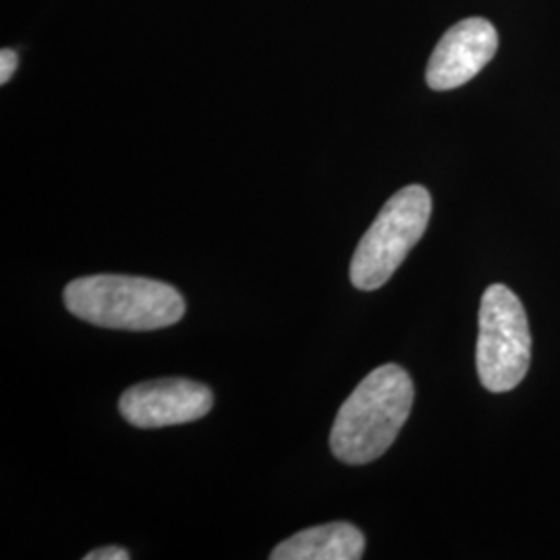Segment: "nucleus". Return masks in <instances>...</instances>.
Returning <instances> with one entry per match:
<instances>
[{
	"label": "nucleus",
	"mask_w": 560,
	"mask_h": 560,
	"mask_svg": "<svg viewBox=\"0 0 560 560\" xmlns=\"http://www.w3.org/2000/svg\"><path fill=\"white\" fill-rule=\"evenodd\" d=\"M83 560H129V552L125 548H117V546H106V548H98L92 550L90 555H85Z\"/></svg>",
	"instance_id": "8"
},
{
	"label": "nucleus",
	"mask_w": 560,
	"mask_h": 560,
	"mask_svg": "<svg viewBox=\"0 0 560 560\" xmlns=\"http://www.w3.org/2000/svg\"><path fill=\"white\" fill-rule=\"evenodd\" d=\"M212 393L200 382L162 378L141 382L120 395V416L136 428L152 430L201 420L212 409Z\"/></svg>",
	"instance_id": "5"
},
{
	"label": "nucleus",
	"mask_w": 560,
	"mask_h": 560,
	"mask_svg": "<svg viewBox=\"0 0 560 560\" xmlns=\"http://www.w3.org/2000/svg\"><path fill=\"white\" fill-rule=\"evenodd\" d=\"M365 550V538L351 523H324L289 540L280 541L272 550V560H360Z\"/></svg>",
	"instance_id": "7"
},
{
	"label": "nucleus",
	"mask_w": 560,
	"mask_h": 560,
	"mask_svg": "<svg viewBox=\"0 0 560 560\" xmlns=\"http://www.w3.org/2000/svg\"><path fill=\"white\" fill-rule=\"evenodd\" d=\"M430 217L432 198L425 187L409 185L397 191L361 237L349 270L351 282L361 291L384 287L423 237Z\"/></svg>",
	"instance_id": "3"
},
{
	"label": "nucleus",
	"mask_w": 560,
	"mask_h": 560,
	"mask_svg": "<svg viewBox=\"0 0 560 560\" xmlns=\"http://www.w3.org/2000/svg\"><path fill=\"white\" fill-rule=\"evenodd\" d=\"M62 300L75 318L113 330H159L185 314V300L175 287L143 277H83L67 284Z\"/></svg>",
	"instance_id": "2"
},
{
	"label": "nucleus",
	"mask_w": 560,
	"mask_h": 560,
	"mask_svg": "<svg viewBox=\"0 0 560 560\" xmlns=\"http://www.w3.org/2000/svg\"><path fill=\"white\" fill-rule=\"evenodd\" d=\"M532 361V332L520 298L504 284L481 295L476 363L481 386L506 393L520 386Z\"/></svg>",
	"instance_id": "4"
},
{
	"label": "nucleus",
	"mask_w": 560,
	"mask_h": 560,
	"mask_svg": "<svg viewBox=\"0 0 560 560\" xmlns=\"http://www.w3.org/2000/svg\"><path fill=\"white\" fill-rule=\"evenodd\" d=\"M18 69V55L13 50H2L0 52V83H7V81L13 78Z\"/></svg>",
	"instance_id": "9"
},
{
	"label": "nucleus",
	"mask_w": 560,
	"mask_h": 560,
	"mask_svg": "<svg viewBox=\"0 0 560 560\" xmlns=\"http://www.w3.org/2000/svg\"><path fill=\"white\" fill-rule=\"evenodd\" d=\"M413 382L395 363L370 372L342 402L330 432V448L347 465H365L382 457L413 407Z\"/></svg>",
	"instance_id": "1"
},
{
	"label": "nucleus",
	"mask_w": 560,
	"mask_h": 560,
	"mask_svg": "<svg viewBox=\"0 0 560 560\" xmlns=\"http://www.w3.org/2000/svg\"><path fill=\"white\" fill-rule=\"evenodd\" d=\"M499 34L490 21L469 18L453 25L436 44L425 81L432 90L446 92L474 80L494 59Z\"/></svg>",
	"instance_id": "6"
}]
</instances>
